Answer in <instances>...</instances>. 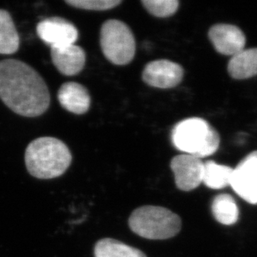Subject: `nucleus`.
<instances>
[{
	"instance_id": "f257e3e1",
	"label": "nucleus",
	"mask_w": 257,
	"mask_h": 257,
	"mask_svg": "<svg viewBox=\"0 0 257 257\" xmlns=\"http://www.w3.org/2000/svg\"><path fill=\"white\" fill-rule=\"evenodd\" d=\"M0 99L17 114L35 117L50 105L44 78L27 63L17 59L0 61Z\"/></svg>"
},
{
	"instance_id": "f03ea898",
	"label": "nucleus",
	"mask_w": 257,
	"mask_h": 257,
	"mask_svg": "<svg viewBox=\"0 0 257 257\" xmlns=\"http://www.w3.org/2000/svg\"><path fill=\"white\" fill-rule=\"evenodd\" d=\"M25 159L31 176L39 179H52L68 170L73 157L63 142L51 137H43L29 143Z\"/></svg>"
},
{
	"instance_id": "7ed1b4c3",
	"label": "nucleus",
	"mask_w": 257,
	"mask_h": 257,
	"mask_svg": "<svg viewBox=\"0 0 257 257\" xmlns=\"http://www.w3.org/2000/svg\"><path fill=\"white\" fill-rule=\"evenodd\" d=\"M172 140L177 149L197 158H206L218 150L220 136L205 119H184L172 130Z\"/></svg>"
},
{
	"instance_id": "20e7f679",
	"label": "nucleus",
	"mask_w": 257,
	"mask_h": 257,
	"mask_svg": "<svg viewBox=\"0 0 257 257\" xmlns=\"http://www.w3.org/2000/svg\"><path fill=\"white\" fill-rule=\"evenodd\" d=\"M128 225L141 237L166 240L180 232L182 220L178 215L163 206H143L132 212Z\"/></svg>"
},
{
	"instance_id": "39448f33",
	"label": "nucleus",
	"mask_w": 257,
	"mask_h": 257,
	"mask_svg": "<svg viewBox=\"0 0 257 257\" xmlns=\"http://www.w3.org/2000/svg\"><path fill=\"white\" fill-rule=\"evenodd\" d=\"M100 45L103 55L115 65L128 64L136 53L134 34L130 28L120 20H107L102 25Z\"/></svg>"
},
{
	"instance_id": "423d86ee",
	"label": "nucleus",
	"mask_w": 257,
	"mask_h": 257,
	"mask_svg": "<svg viewBox=\"0 0 257 257\" xmlns=\"http://www.w3.org/2000/svg\"><path fill=\"white\" fill-rule=\"evenodd\" d=\"M230 187L248 203L257 204V151L248 154L233 168Z\"/></svg>"
},
{
	"instance_id": "0eeeda50",
	"label": "nucleus",
	"mask_w": 257,
	"mask_h": 257,
	"mask_svg": "<svg viewBox=\"0 0 257 257\" xmlns=\"http://www.w3.org/2000/svg\"><path fill=\"white\" fill-rule=\"evenodd\" d=\"M37 34L51 48L74 44L79 36L75 25L60 17H50L40 21L37 25Z\"/></svg>"
},
{
	"instance_id": "6e6552de",
	"label": "nucleus",
	"mask_w": 257,
	"mask_h": 257,
	"mask_svg": "<svg viewBox=\"0 0 257 257\" xmlns=\"http://www.w3.org/2000/svg\"><path fill=\"white\" fill-rule=\"evenodd\" d=\"M171 169L174 173L178 189L190 192L199 187L203 177L204 163L190 154H181L172 158Z\"/></svg>"
},
{
	"instance_id": "1a4fd4ad",
	"label": "nucleus",
	"mask_w": 257,
	"mask_h": 257,
	"mask_svg": "<svg viewBox=\"0 0 257 257\" xmlns=\"http://www.w3.org/2000/svg\"><path fill=\"white\" fill-rule=\"evenodd\" d=\"M184 71L182 66L172 61L162 59L148 63L143 79L148 85L158 88H172L182 82Z\"/></svg>"
},
{
	"instance_id": "9d476101",
	"label": "nucleus",
	"mask_w": 257,
	"mask_h": 257,
	"mask_svg": "<svg viewBox=\"0 0 257 257\" xmlns=\"http://www.w3.org/2000/svg\"><path fill=\"white\" fill-rule=\"evenodd\" d=\"M208 36L216 51L223 55L232 57L245 49V34L235 25H213L209 30Z\"/></svg>"
},
{
	"instance_id": "9b49d317",
	"label": "nucleus",
	"mask_w": 257,
	"mask_h": 257,
	"mask_svg": "<svg viewBox=\"0 0 257 257\" xmlns=\"http://www.w3.org/2000/svg\"><path fill=\"white\" fill-rule=\"evenodd\" d=\"M52 62L63 75H77L83 70L86 63V53L80 46L71 44L51 48Z\"/></svg>"
},
{
	"instance_id": "f8f14e48",
	"label": "nucleus",
	"mask_w": 257,
	"mask_h": 257,
	"mask_svg": "<svg viewBox=\"0 0 257 257\" xmlns=\"http://www.w3.org/2000/svg\"><path fill=\"white\" fill-rule=\"evenodd\" d=\"M61 106L74 114H84L89 110L91 97L84 86L75 82L63 83L58 92Z\"/></svg>"
},
{
	"instance_id": "ddd939ff",
	"label": "nucleus",
	"mask_w": 257,
	"mask_h": 257,
	"mask_svg": "<svg viewBox=\"0 0 257 257\" xmlns=\"http://www.w3.org/2000/svg\"><path fill=\"white\" fill-rule=\"evenodd\" d=\"M230 77L235 79H247L257 75V48L243 49L231 57L227 67Z\"/></svg>"
},
{
	"instance_id": "4468645a",
	"label": "nucleus",
	"mask_w": 257,
	"mask_h": 257,
	"mask_svg": "<svg viewBox=\"0 0 257 257\" xmlns=\"http://www.w3.org/2000/svg\"><path fill=\"white\" fill-rule=\"evenodd\" d=\"M94 257H147L145 253L112 238H103L94 245Z\"/></svg>"
},
{
	"instance_id": "2eb2a0df",
	"label": "nucleus",
	"mask_w": 257,
	"mask_h": 257,
	"mask_svg": "<svg viewBox=\"0 0 257 257\" xmlns=\"http://www.w3.org/2000/svg\"><path fill=\"white\" fill-rule=\"evenodd\" d=\"M211 212L219 223L231 226L239 219V208L230 195L223 193L215 197L211 203Z\"/></svg>"
},
{
	"instance_id": "dca6fc26",
	"label": "nucleus",
	"mask_w": 257,
	"mask_h": 257,
	"mask_svg": "<svg viewBox=\"0 0 257 257\" xmlns=\"http://www.w3.org/2000/svg\"><path fill=\"white\" fill-rule=\"evenodd\" d=\"M20 36L10 13L0 10V54H13L20 49Z\"/></svg>"
},
{
	"instance_id": "f3484780",
	"label": "nucleus",
	"mask_w": 257,
	"mask_h": 257,
	"mask_svg": "<svg viewBox=\"0 0 257 257\" xmlns=\"http://www.w3.org/2000/svg\"><path fill=\"white\" fill-rule=\"evenodd\" d=\"M233 168L228 166L207 161L204 163L202 182L211 189H223L230 186Z\"/></svg>"
},
{
	"instance_id": "a211bd4d",
	"label": "nucleus",
	"mask_w": 257,
	"mask_h": 257,
	"mask_svg": "<svg viewBox=\"0 0 257 257\" xmlns=\"http://www.w3.org/2000/svg\"><path fill=\"white\" fill-rule=\"evenodd\" d=\"M142 4L151 15L158 18L170 17L179 6L177 0H143Z\"/></svg>"
},
{
	"instance_id": "6ab92c4d",
	"label": "nucleus",
	"mask_w": 257,
	"mask_h": 257,
	"mask_svg": "<svg viewBox=\"0 0 257 257\" xmlns=\"http://www.w3.org/2000/svg\"><path fill=\"white\" fill-rule=\"evenodd\" d=\"M65 3L81 10L104 11L116 7L121 0H66Z\"/></svg>"
}]
</instances>
